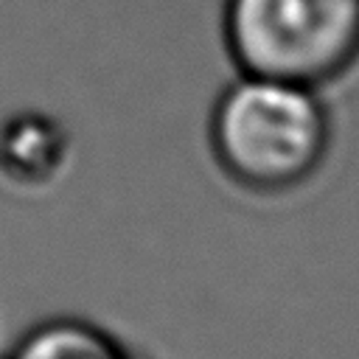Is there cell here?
Segmentation results:
<instances>
[{"mask_svg": "<svg viewBox=\"0 0 359 359\" xmlns=\"http://www.w3.org/2000/svg\"><path fill=\"white\" fill-rule=\"evenodd\" d=\"M0 359H6V353H0Z\"/></svg>", "mask_w": 359, "mask_h": 359, "instance_id": "5", "label": "cell"}, {"mask_svg": "<svg viewBox=\"0 0 359 359\" xmlns=\"http://www.w3.org/2000/svg\"><path fill=\"white\" fill-rule=\"evenodd\" d=\"M67 154V132L48 112H11L0 123V174L14 185L39 188L56 180Z\"/></svg>", "mask_w": 359, "mask_h": 359, "instance_id": "3", "label": "cell"}, {"mask_svg": "<svg viewBox=\"0 0 359 359\" xmlns=\"http://www.w3.org/2000/svg\"><path fill=\"white\" fill-rule=\"evenodd\" d=\"M222 39L238 73L323 90L359 65V0H224Z\"/></svg>", "mask_w": 359, "mask_h": 359, "instance_id": "2", "label": "cell"}, {"mask_svg": "<svg viewBox=\"0 0 359 359\" xmlns=\"http://www.w3.org/2000/svg\"><path fill=\"white\" fill-rule=\"evenodd\" d=\"M6 359H132L123 342L104 325L56 314L28 325L11 345Z\"/></svg>", "mask_w": 359, "mask_h": 359, "instance_id": "4", "label": "cell"}, {"mask_svg": "<svg viewBox=\"0 0 359 359\" xmlns=\"http://www.w3.org/2000/svg\"><path fill=\"white\" fill-rule=\"evenodd\" d=\"M334 140L323 90L238 73L208 115L216 168L241 191L278 196L303 188L325 165Z\"/></svg>", "mask_w": 359, "mask_h": 359, "instance_id": "1", "label": "cell"}]
</instances>
